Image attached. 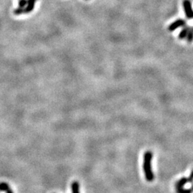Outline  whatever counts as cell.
<instances>
[{
	"mask_svg": "<svg viewBox=\"0 0 193 193\" xmlns=\"http://www.w3.org/2000/svg\"><path fill=\"white\" fill-rule=\"evenodd\" d=\"M152 157L153 153L151 151L146 152L143 157V170L145 173V179L147 182H152L155 179L152 168Z\"/></svg>",
	"mask_w": 193,
	"mask_h": 193,
	"instance_id": "cell-1",
	"label": "cell"
},
{
	"mask_svg": "<svg viewBox=\"0 0 193 193\" xmlns=\"http://www.w3.org/2000/svg\"><path fill=\"white\" fill-rule=\"evenodd\" d=\"M183 8H184L185 16L188 20H191L193 18V10L192 8V3L190 0H183L182 2Z\"/></svg>",
	"mask_w": 193,
	"mask_h": 193,
	"instance_id": "cell-2",
	"label": "cell"
},
{
	"mask_svg": "<svg viewBox=\"0 0 193 193\" xmlns=\"http://www.w3.org/2000/svg\"><path fill=\"white\" fill-rule=\"evenodd\" d=\"M186 25V21L182 19H179L175 22L169 25L168 27V30L169 32H173L175 31L176 29H177L179 27H185Z\"/></svg>",
	"mask_w": 193,
	"mask_h": 193,
	"instance_id": "cell-3",
	"label": "cell"
},
{
	"mask_svg": "<svg viewBox=\"0 0 193 193\" xmlns=\"http://www.w3.org/2000/svg\"><path fill=\"white\" fill-rule=\"evenodd\" d=\"M37 0H27V4L25 7V14H29L34 10Z\"/></svg>",
	"mask_w": 193,
	"mask_h": 193,
	"instance_id": "cell-4",
	"label": "cell"
},
{
	"mask_svg": "<svg viewBox=\"0 0 193 193\" xmlns=\"http://www.w3.org/2000/svg\"><path fill=\"white\" fill-rule=\"evenodd\" d=\"M188 183V178L187 177H182L180 180H178L177 182H175V188H180L183 187L184 186Z\"/></svg>",
	"mask_w": 193,
	"mask_h": 193,
	"instance_id": "cell-5",
	"label": "cell"
},
{
	"mask_svg": "<svg viewBox=\"0 0 193 193\" xmlns=\"http://www.w3.org/2000/svg\"><path fill=\"white\" fill-rule=\"evenodd\" d=\"M190 29V27H188V26H185L184 28L182 29V31H181L180 32V34H179L178 35V38L180 39H183L187 37V34H188V32H189V30Z\"/></svg>",
	"mask_w": 193,
	"mask_h": 193,
	"instance_id": "cell-6",
	"label": "cell"
},
{
	"mask_svg": "<svg viewBox=\"0 0 193 193\" xmlns=\"http://www.w3.org/2000/svg\"><path fill=\"white\" fill-rule=\"evenodd\" d=\"M0 191L5 192L6 193H14L11 188L9 187L8 184L6 182H1L0 183Z\"/></svg>",
	"mask_w": 193,
	"mask_h": 193,
	"instance_id": "cell-7",
	"label": "cell"
},
{
	"mask_svg": "<svg viewBox=\"0 0 193 193\" xmlns=\"http://www.w3.org/2000/svg\"><path fill=\"white\" fill-rule=\"evenodd\" d=\"M72 193H79V184L77 181H74V182H72Z\"/></svg>",
	"mask_w": 193,
	"mask_h": 193,
	"instance_id": "cell-8",
	"label": "cell"
},
{
	"mask_svg": "<svg viewBox=\"0 0 193 193\" xmlns=\"http://www.w3.org/2000/svg\"><path fill=\"white\" fill-rule=\"evenodd\" d=\"M176 193H192V190H191V188H185L183 187H180V188H176L175 190Z\"/></svg>",
	"mask_w": 193,
	"mask_h": 193,
	"instance_id": "cell-9",
	"label": "cell"
},
{
	"mask_svg": "<svg viewBox=\"0 0 193 193\" xmlns=\"http://www.w3.org/2000/svg\"><path fill=\"white\" fill-rule=\"evenodd\" d=\"M186 38H187V40L188 42H189V43H191V42L193 41V29H192V27H190L189 32H188L187 36V37H186Z\"/></svg>",
	"mask_w": 193,
	"mask_h": 193,
	"instance_id": "cell-10",
	"label": "cell"
},
{
	"mask_svg": "<svg viewBox=\"0 0 193 193\" xmlns=\"http://www.w3.org/2000/svg\"><path fill=\"white\" fill-rule=\"evenodd\" d=\"M14 14H15V15H23V14H25V8L19 7H18L17 8L15 9V11H14Z\"/></svg>",
	"mask_w": 193,
	"mask_h": 193,
	"instance_id": "cell-11",
	"label": "cell"
},
{
	"mask_svg": "<svg viewBox=\"0 0 193 193\" xmlns=\"http://www.w3.org/2000/svg\"><path fill=\"white\" fill-rule=\"evenodd\" d=\"M27 4V0H19L18 5L19 7L25 8Z\"/></svg>",
	"mask_w": 193,
	"mask_h": 193,
	"instance_id": "cell-12",
	"label": "cell"
},
{
	"mask_svg": "<svg viewBox=\"0 0 193 193\" xmlns=\"http://www.w3.org/2000/svg\"><path fill=\"white\" fill-rule=\"evenodd\" d=\"M188 178V182L190 183H193V170L191 172V173H190V175L189 176V177Z\"/></svg>",
	"mask_w": 193,
	"mask_h": 193,
	"instance_id": "cell-13",
	"label": "cell"
},
{
	"mask_svg": "<svg viewBox=\"0 0 193 193\" xmlns=\"http://www.w3.org/2000/svg\"><path fill=\"white\" fill-rule=\"evenodd\" d=\"M191 190H192V192H193V183H192V185H191Z\"/></svg>",
	"mask_w": 193,
	"mask_h": 193,
	"instance_id": "cell-14",
	"label": "cell"
},
{
	"mask_svg": "<svg viewBox=\"0 0 193 193\" xmlns=\"http://www.w3.org/2000/svg\"><path fill=\"white\" fill-rule=\"evenodd\" d=\"M192 29H193V27H192Z\"/></svg>",
	"mask_w": 193,
	"mask_h": 193,
	"instance_id": "cell-15",
	"label": "cell"
}]
</instances>
